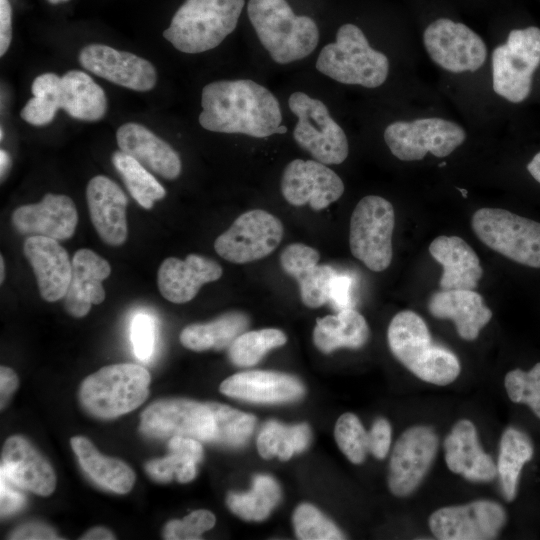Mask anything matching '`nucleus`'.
Segmentation results:
<instances>
[{"label":"nucleus","mask_w":540,"mask_h":540,"mask_svg":"<svg viewBox=\"0 0 540 540\" xmlns=\"http://www.w3.org/2000/svg\"><path fill=\"white\" fill-rule=\"evenodd\" d=\"M439 439L429 426L416 425L405 430L394 445L388 474L392 494H412L430 470L438 451Z\"/></svg>","instance_id":"nucleus-15"},{"label":"nucleus","mask_w":540,"mask_h":540,"mask_svg":"<svg viewBox=\"0 0 540 540\" xmlns=\"http://www.w3.org/2000/svg\"><path fill=\"white\" fill-rule=\"evenodd\" d=\"M61 78L54 73L37 76L32 83V93L36 97H55Z\"/></svg>","instance_id":"nucleus-54"},{"label":"nucleus","mask_w":540,"mask_h":540,"mask_svg":"<svg viewBox=\"0 0 540 540\" xmlns=\"http://www.w3.org/2000/svg\"><path fill=\"white\" fill-rule=\"evenodd\" d=\"M504 386L512 402L528 405L540 418V362L527 372L519 368L509 371Z\"/></svg>","instance_id":"nucleus-42"},{"label":"nucleus","mask_w":540,"mask_h":540,"mask_svg":"<svg viewBox=\"0 0 540 540\" xmlns=\"http://www.w3.org/2000/svg\"><path fill=\"white\" fill-rule=\"evenodd\" d=\"M12 9L9 0H0V55L3 56L12 39Z\"/></svg>","instance_id":"nucleus-53"},{"label":"nucleus","mask_w":540,"mask_h":540,"mask_svg":"<svg viewBox=\"0 0 540 540\" xmlns=\"http://www.w3.org/2000/svg\"><path fill=\"white\" fill-rule=\"evenodd\" d=\"M427 306L435 318L452 320L458 335L467 341L475 340L493 315L483 297L470 289H441L431 295Z\"/></svg>","instance_id":"nucleus-27"},{"label":"nucleus","mask_w":540,"mask_h":540,"mask_svg":"<svg viewBox=\"0 0 540 540\" xmlns=\"http://www.w3.org/2000/svg\"><path fill=\"white\" fill-rule=\"evenodd\" d=\"M11 223L20 234L60 241L73 236L78 213L70 197L48 193L38 203L16 208L11 215Z\"/></svg>","instance_id":"nucleus-19"},{"label":"nucleus","mask_w":540,"mask_h":540,"mask_svg":"<svg viewBox=\"0 0 540 540\" xmlns=\"http://www.w3.org/2000/svg\"><path fill=\"white\" fill-rule=\"evenodd\" d=\"M150 380V373L134 363L104 366L83 380L79 399L89 414L101 419L116 418L147 399Z\"/></svg>","instance_id":"nucleus-6"},{"label":"nucleus","mask_w":540,"mask_h":540,"mask_svg":"<svg viewBox=\"0 0 540 540\" xmlns=\"http://www.w3.org/2000/svg\"><path fill=\"white\" fill-rule=\"evenodd\" d=\"M9 539L20 540H43L59 539L56 532L42 523H26L17 527L9 536Z\"/></svg>","instance_id":"nucleus-50"},{"label":"nucleus","mask_w":540,"mask_h":540,"mask_svg":"<svg viewBox=\"0 0 540 540\" xmlns=\"http://www.w3.org/2000/svg\"><path fill=\"white\" fill-rule=\"evenodd\" d=\"M78 59L81 66L93 74L135 91H149L157 81L151 62L107 45L89 44L80 51Z\"/></svg>","instance_id":"nucleus-18"},{"label":"nucleus","mask_w":540,"mask_h":540,"mask_svg":"<svg viewBox=\"0 0 540 540\" xmlns=\"http://www.w3.org/2000/svg\"><path fill=\"white\" fill-rule=\"evenodd\" d=\"M429 253L443 267L439 281L442 290H474L478 286L483 268L465 240L458 236H438L430 243Z\"/></svg>","instance_id":"nucleus-30"},{"label":"nucleus","mask_w":540,"mask_h":540,"mask_svg":"<svg viewBox=\"0 0 540 540\" xmlns=\"http://www.w3.org/2000/svg\"><path fill=\"white\" fill-rule=\"evenodd\" d=\"M17 374L9 367L0 368V402L3 410L18 387Z\"/></svg>","instance_id":"nucleus-55"},{"label":"nucleus","mask_w":540,"mask_h":540,"mask_svg":"<svg viewBox=\"0 0 540 540\" xmlns=\"http://www.w3.org/2000/svg\"><path fill=\"white\" fill-rule=\"evenodd\" d=\"M334 435L340 450L352 463L360 464L365 460L369 452L368 432L356 415H341L336 422Z\"/></svg>","instance_id":"nucleus-41"},{"label":"nucleus","mask_w":540,"mask_h":540,"mask_svg":"<svg viewBox=\"0 0 540 540\" xmlns=\"http://www.w3.org/2000/svg\"><path fill=\"white\" fill-rule=\"evenodd\" d=\"M196 464L197 462L189 457L170 452L164 458L149 461L145 469L155 481L169 482L175 476L178 482L186 483L195 478Z\"/></svg>","instance_id":"nucleus-44"},{"label":"nucleus","mask_w":540,"mask_h":540,"mask_svg":"<svg viewBox=\"0 0 540 540\" xmlns=\"http://www.w3.org/2000/svg\"><path fill=\"white\" fill-rule=\"evenodd\" d=\"M423 42L430 58L452 73L474 72L482 67L487 48L471 28L448 18H439L424 31Z\"/></svg>","instance_id":"nucleus-14"},{"label":"nucleus","mask_w":540,"mask_h":540,"mask_svg":"<svg viewBox=\"0 0 540 540\" xmlns=\"http://www.w3.org/2000/svg\"><path fill=\"white\" fill-rule=\"evenodd\" d=\"M198 121L209 131L265 138L284 134L275 95L250 79L214 81L202 89Z\"/></svg>","instance_id":"nucleus-1"},{"label":"nucleus","mask_w":540,"mask_h":540,"mask_svg":"<svg viewBox=\"0 0 540 540\" xmlns=\"http://www.w3.org/2000/svg\"><path fill=\"white\" fill-rule=\"evenodd\" d=\"M369 327L365 318L353 308L316 319L313 331L315 346L323 353L338 348H361L368 340Z\"/></svg>","instance_id":"nucleus-33"},{"label":"nucleus","mask_w":540,"mask_h":540,"mask_svg":"<svg viewBox=\"0 0 540 540\" xmlns=\"http://www.w3.org/2000/svg\"><path fill=\"white\" fill-rule=\"evenodd\" d=\"M281 192L289 204H309L313 210L318 211L343 195L344 184L326 164L316 160L294 159L283 171Z\"/></svg>","instance_id":"nucleus-17"},{"label":"nucleus","mask_w":540,"mask_h":540,"mask_svg":"<svg viewBox=\"0 0 540 540\" xmlns=\"http://www.w3.org/2000/svg\"><path fill=\"white\" fill-rule=\"evenodd\" d=\"M54 98L60 109L78 120L97 121L107 111V98L103 89L80 70H70L61 77Z\"/></svg>","instance_id":"nucleus-31"},{"label":"nucleus","mask_w":540,"mask_h":540,"mask_svg":"<svg viewBox=\"0 0 540 540\" xmlns=\"http://www.w3.org/2000/svg\"><path fill=\"white\" fill-rule=\"evenodd\" d=\"M222 267L207 257L189 254L184 260L169 257L157 272V285L168 301L183 304L191 301L202 285L218 280Z\"/></svg>","instance_id":"nucleus-22"},{"label":"nucleus","mask_w":540,"mask_h":540,"mask_svg":"<svg viewBox=\"0 0 540 540\" xmlns=\"http://www.w3.org/2000/svg\"><path fill=\"white\" fill-rule=\"evenodd\" d=\"M112 163L131 196L144 209H151L155 201L165 197V188L133 157L121 150L116 151L112 155Z\"/></svg>","instance_id":"nucleus-37"},{"label":"nucleus","mask_w":540,"mask_h":540,"mask_svg":"<svg viewBox=\"0 0 540 540\" xmlns=\"http://www.w3.org/2000/svg\"><path fill=\"white\" fill-rule=\"evenodd\" d=\"M286 341L284 332L275 328L243 332L229 346V358L236 366L250 367L269 350L284 345Z\"/></svg>","instance_id":"nucleus-39"},{"label":"nucleus","mask_w":540,"mask_h":540,"mask_svg":"<svg viewBox=\"0 0 540 540\" xmlns=\"http://www.w3.org/2000/svg\"><path fill=\"white\" fill-rule=\"evenodd\" d=\"M0 161H1V177H3V174L6 172L8 166H9V163H10V159H9V156L7 154L6 151H4L3 149H1L0 151Z\"/></svg>","instance_id":"nucleus-58"},{"label":"nucleus","mask_w":540,"mask_h":540,"mask_svg":"<svg viewBox=\"0 0 540 540\" xmlns=\"http://www.w3.org/2000/svg\"><path fill=\"white\" fill-rule=\"evenodd\" d=\"M316 68L339 83L376 88L387 79L389 60L370 46L358 26L347 23L337 30L335 42L321 49Z\"/></svg>","instance_id":"nucleus-5"},{"label":"nucleus","mask_w":540,"mask_h":540,"mask_svg":"<svg viewBox=\"0 0 540 540\" xmlns=\"http://www.w3.org/2000/svg\"><path fill=\"white\" fill-rule=\"evenodd\" d=\"M24 255L33 268L41 297L48 302L64 298L72 275V261L58 240L29 236Z\"/></svg>","instance_id":"nucleus-23"},{"label":"nucleus","mask_w":540,"mask_h":540,"mask_svg":"<svg viewBox=\"0 0 540 540\" xmlns=\"http://www.w3.org/2000/svg\"><path fill=\"white\" fill-rule=\"evenodd\" d=\"M310 440V430L306 424L284 426L276 421L267 422L257 438V449L261 457L280 460L290 459L294 453L304 450Z\"/></svg>","instance_id":"nucleus-38"},{"label":"nucleus","mask_w":540,"mask_h":540,"mask_svg":"<svg viewBox=\"0 0 540 540\" xmlns=\"http://www.w3.org/2000/svg\"><path fill=\"white\" fill-rule=\"evenodd\" d=\"M540 65V28L510 31L507 41L492 53L494 92L512 103L524 101L531 92L533 74Z\"/></svg>","instance_id":"nucleus-8"},{"label":"nucleus","mask_w":540,"mask_h":540,"mask_svg":"<svg viewBox=\"0 0 540 540\" xmlns=\"http://www.w3.org/2000/svg\"><path fill=\"white\" fill-rule=\"evenodd\" d=\"M12 482L1 472V516H6L21 509L25 504L22 494L11 487Z\"/></svg>","instance_id":"nucleus-51"},{"label":"nucleus","mask_w":540,"mask_h":540,"mask_svg":"<svg viewBox=\"0 0 540 540\" xmlns=\"http://www.w3.org/2000/svg\"><path fill=\"white\" fill-rule=\"evenodd\" d=\"M215 516L208 510H196L182 520L169 521L163 531L168 540H195L215 525Z\"/></svg>","instance_id":"nucleus-45"},{"label":"nucleus","mask_w":540,"mask_h":540,"mask_svg":"<svg viewBox=\"0 0 540 540\" xmlns=\"http://www.w3.org/2000/svg\"><path fill=\"white\" fill-rule=\"evenodd\" d=\"M355 279L349 274H340L336 272L333 276L329 289L327 303L338 312L353 308Z\"/></svg>","instance_id":"nucleus-48"},{"label":"nucleus","mask_w":540,"mask_h":540,"mask_svg":"<svg viewBox=\"0 0 540 540\" xmlns=\"http://www.w3.org/2000/svg\"><path fill=\"white\" fill-rule=\"evenodd\" d=\"M387 340L394 357L427 383L448 385L460 374L457 356L434 343L425 321L411 310L400 311L392 318Z\"/></svg>","instance_id":"nucleus-2"},{"label":"nucleus","mask_w":540,"mask_h":540,"mask_svg":"<svg viewBox=\"0 0 540 540\" xmlns=\"http://www.w3.org/2000/svg\"><path fill=\"white\" fill-rule=\"evenodd\" d=\"M244 4V0H185L163 36L184 53L209 51L235 30Z\"/></svg>","instance_id":"nucleus-4"},{"label":"nucleus","mask_w":540,"mask_h":540,"mask_svg":"<svg viewBox=\"0 0 540 540\" xmlns=\"http://www.w3.org/2000/svg\"><path fill=\"white\" fill-rule=\"evenodd\" d=\"M49 3L51 4H58L60 2H65V1H68V0H47Z\"/></svg>","instance_id":"nucleus-60"},{"label":"nucleus","mask_w":540,"mask_h":540,"mask_svg":"<svg viewBox=\"0 0 540 540\" xmlns=\"http://www.w3.org/2000/svg\"><path fill=\"white\" fill-rule=\"evenodd\" d=\"M80 539L82 540H113V533L104 527H95L88 530Z\"/></svg>","instance_id":"nucleus-56"},{"label":"nucleus","mask_w":540,"mask_h":540,"mask_svg":"<svg viewBox=\"0 0 540 540\" xmlns=\"http://www.w3.org/2000/svg\"><path fill=\"white\" fill-rule=\"evenodd\" d=\"M293 524L299 539L339 540L345 538L329 519L310 504H301L296 508Z\"/></svg>","instance_id":"nucleus-43"},{"label":"nucleus","mask_w":540,"mask_h":540,"mask_svg":"<svg viewBox=\"0 0 540 540\" xmlns=\"http://www.w3.org/2000/svg\"><path fill=\"white\" fill-rule=\"evenodd\" d=\"M383 136L396 158L417 161L428 152L440 158L450 155L463 144L466 132L452 121L429 117L393 122L386 127Z\"/></svg>","instance_id":"nucleus-11"},{"label":"nucleus","mask_w":540,"mask_h":540,"mask_svg":"<svg viewBox=\"0 0 540 540\" xmlns=\"http://www.w3.org/2000/svg\"><path fill=\"white\" fill-rule=\"evenodd\" d=\"M280 488L268 475H257L247 493L230 492L226 502L230 510L245 520H264L280 499Z\"/></svg>","instance_id":"nucleus-36"},{"label":"nucleus","mask_w":540,"mask_h":540,"mask_svg":"<svg viewBox=\"0 0 540 540\" xmlns=\"http://www.w3.org/2000/svg\"><path fill=\"white\" fill-rule=\"evenodd\" d=\"M0 132H1L0 134H1V140H2L3 139V130L1 129Z\"/></svg>","instance_id":"nucleus-61"},{"label":"nucleus","mask_w":540,"mask_h":540,"mask_svg":"<svg viewBox=\"0 0 540 540\" xmlns=\"http://www.w3.org/2000/svg\"><path fill=\"white\" fill-rule=\"evenodd\" d=\"M91 222L100 239L111 246L122 245L128 236L126 208L128 199L110 178L97 175L86 187Z\"/></svg>","instance_id":"nucleus-20"},{"label":"nucleus","mask_w":540,"mask_h":540,"mask_svg":"<svg viewBox=\"0 0 540 540\" xmlns=\"http://www.w3.org/2000/svg\"><path fill=\"white\" fill-rule=\"evenodd\" d=\"M168 447L170 452L189 457L197 463L203 457V447L199 440L194 438L182 436L171 437Z\"/></svg>","instance_id":"nucleus-52"},{"label":"nucleus","mask_w":540,"mask_h":540,"mask_svg":"<svg viewBox=\"0 0 540 540\" xmlns=\"http://www.w3.org/2000/svg\"><path fill=\"white\" fill-rule=\"evenodd\" d=\"M110 272L109 262L96 252L86 248L76 251L71 280L63 298L67 313L80 318L89 312L92 304L102 303L106 296L102 281Z\"/></svg>","instance_id":"nucleus-25"},{"label":"nucleus","mask_w":540,"mask_h":540,"mask_svg":"<svg viewBox=\"0 0 540 540\" xmlns=\"http://www.w3.org/2000/svg\"><path fill=\"white\" fill-rule=\"evenodd\" d=\"M445 462L450 471L474 482H488L497 476L492 457L478 441L475 425L467 419L456 422L444 440Z\"/></svg>","instance_id":"nucleus-24"},{"label":"nucleus","mask_w":540,"mask_h":540,"mask_svg":"<svg viewBox=\"0 0 540 540\" xmlns=\"http://www.w3.org/2000/svg\"><path fill=\"white\" fill-rule=\"evenodd\" d=\"M506 520L505 509L499 503L477 500L434 511L429 527L441 540H489L497 537Z\"/></svg>","instance_id":"nucleus-16"},{"label":"nucleus","mask_w":540,"mask_h":540,"mask_svg":"<svg viewBox=\"0 0 540 540\" xmlns=\"http://www.w3.org/2000/svg\"><path fill=\"white\" fill-rule=\"evenodd\" d=\"M248 324L244 313L228 312L213 321L186 326L179 338L181 344L192 351L221 350L229 347Z\"/></svg>","instance_id":"nucleus-34"},{"label":"nucleus","mask_w":540,"mask_h":540,"mask_svg":"<svg viewBox=\"0 0 540 540\" xmlns=\"http://www.w3.org/2000/svg\"><path fill=\"white\" fill-rule=\"evenodd\" d=\"M1 472L17 487L41 496L52 494L56 488V475L46 458L29 440L14 435L2 449Z\"/></svg>","instance_id":"nucleus-21"},{"label":"nucleus","mask_w":540,"mask_h":540,"mask_svg":"<svg viewBox=\"0 0 540 540\" xmlns=\"http://www.w3.org/2000/svg\"><path fill=\"white\" fill-rule=\"evenodd\" d=\"M472 229L487 247L519 264L540 268V223L501 208L474 212Z\"/></svg>","instance_id":"nucleus-7"},{"label":"nucleus","mask_w":540,"mask_h":540,"mask_svg":"<svg viewBox=\"0 0 540 540\" xmlns=\"http://www.w3.org/2000/svg\"><path fill=\"white\" fill-rule=\"evenodd\" d=\"M247 13L262 46L278 64L307 57L319 43L316 22L296 15L286 0H249Z\"/></svg>","instance_id":"nucleus-3"},{"label":"nucleus","mask_w":540,"mask_h":540,"mask_svg":"<svg viewBox=\"0 0 540 540\" xmlns=\"http://www.w3.org/2000/svg\"><path fill=\"white\" fill-rule=\"evenodd\" d=\"M207 405L216 427L212 442L232 447L243 445L254 429L255 417L224 404L207 402Z\"/></svg>","instance_id":"nucleus-40"},{"label":"nucleus","mask_w":540,"mask_h":540,"mask_svg":"<svg viewBox=\"0 0 540 540\" xmlns=\"http://www.w3.org/2000/svg\"><path fill=\"white\" fill-rule=\"evenodd\" d=\"M70 445L84 472L99 486L118 494H126L133 488L136 476L126 463L104 456L82 436L72 437Z\"/></svg>","instance_id":"nucleus-32"},{"label":"nucleus","mask_w":540,"mask_h":540,"mask_svg":"<svg viewBox=\"0 0 540 540\" xmlns=\"http://www.w3.org/2000/svg\"><path fill=\"white\" fill-rule=\"evenodd\" d=\"M0 265H1V270H0V282L2 283L4 281V277H5V265H4V259H3V256H1V262H0Z\"/></svg>","instance_id":"nucleus-59"},{"label":"nucleus","mask_w":540,"mask_h":540,"mask_svg":"<svg viewBox=\"0 0 540 540\" xmlns=\"http://www.w3.org/2000/svg\"><path fill=\"white\" fill-rule=\"evenodd\" d=\"M215 421L207 403L170 398L151 403L141 414L140 430L154 438L190 437L212 442Z\"/></svg>","instance_id":"nucleus-13"},{"label":"nucleus","mask_w":540,"mask_h":540,"mask_svg":"<svg viewBox=\"0 0 540 540\" xmlns=\"http://www.w3.org/2000/svg\"><path fill=\"white\" fill-rule=\"evenodd\" d=\"M392 430L390 423L384 418H378L368 432L369 452L378 459L387 456L391 445Z\"/></svg>","instance_id":"nucleus-49"},{"label":"nucleus","mask_w":540,"mask_h":540,"mask_svg":"<svg viewBox=\"0 0 540 540\" xmlns=\"http://www.w3.org/2000/svg\"><path fill=\"white\" fill-rule=\"evenodd\" d=\"M319 252L303 243L288 245L280 255L283 271L293 277L300 290L303 304L317 308L328 300V289L336 270L329 265H319Z\"/></svg>","instance_id":"nucleus-26"},{"label":"nucleus","mask_w":540,"mask_h":540,"mask_svg":"<svg viewBox=\"0 0 540 540\" xmlns=\"http://www.w3.org/2000/svg\"><path fill=\"white\" fill-rule=\"evenodd\" d=\"M288 106L298 121L293 130L296 143L316 161L341 164L349 154L347 136L332 118L327 106L304 92H294Z\"/></svg>","instance_id":"nucleus-10"},{"label":"nucleus","mask_w":540,"mask_h":540,"mask_svg":"<svg viewBox=\"0 0 540 540\" xmlns=\"http://www.w3.org/2000/svg\"><path fill=\"white\" fill-rule=\"evenodd\" d=\"M226 396L256 403H278L299 398L304 388L294 377L271 371L234 374L220 385Z\"/></svg>","instance_id":"nucleus-29"},{"label":"nucleus","mask_w":540,"mask_h":540,"mask_svg":"<svg viewBox=\"0 0 540 540\" xmlns=\"http://www.w3.org/2000/svg\"><path fill=\"white\" fill-rule=\"evenodd\" d=\"M120 150L136 159L149 171L173 180L182 169L178 153L152 131L138 123H126L116 132Z\"/></svg>","instance_id":"nucleus-28"},{"label":"nucleus","mask_w":540,"mask_h":540,"mask_svg":"<svg viewBox=\"0 0 540 540\" xmlns=\"http://www.w3.org/2000/svg\"><path fill=\"white\" fill-rule=\"evenodd\" d=\"M156 323L154 318L146 313H138L131 322V342L135 356L148 360L155 346Z\"/></svg>","instance_id":"nucleus-46"},{"label":"nucleus","mask_w":540,"mask_h":540,"mask_svg":"<svg viewBox=\"0 0 540 540\" xmlns=\"http://www.w3.org/2000/svg\"><path fill=\"white\" fill-rule=\"evenodd\" d=\"M527 170L532 177L540 183V152H538L527 164Z\"/></svg>","instance_id":"nucleus-57"},{"label":"nucleus","mask_w":540,"mask_h":540,"mask_svg":"<svg viewBox=\"0 0 540 540\" xmlns=\"http://www.w3.org/2000/svg\"><path fill=\"white\" fill-rule=\"evenodd\" d=\"M58 109L54 97L34 96L22 108L20 117L31 125L44 126L52 122Z\"/></svg>","instance_id":"nucleus-47"},{"label":"nucleus","mask_w":540,"mask_h":540,"mask_svg":"<svg viewBox=\"0 0 540 540\" xmlns=\"http://www.w3.org/2000/svg\"><path fill=\"white\" fill-rule=\"evenodd\" d=\"M534 447L529 436L514 427L507 428L500 439L497 475L504 499L513 501L523 466L532 459Z\"/></svg>","instance_id":"nucleus-35"},{"label":"nucleus","mask_w":540,"mask_h":540,"mask_svg":"<svg viewBox=\"0 0 540 540\" xmlns=\"http://www.w3.org/2000/svg\"><path fill=\"white\" fill-rule=\"evenodd\" d=\"M284 234L282 222L273 214L254 209L242 213L214 242L223 259L245 264L270 255Z\"/></svg>","instance_id":"nucleus-12"},{"label":"nucleus","mask_w":540,"mask_h":540,"mask_svg":"<svg viewBox=\"0 0 540 540\" xmlns=\"http://www.w3.org/2000/svg\"><path fill=\"white\" fill-rule=\"evenodd\" d=\"M394 226L395 212L388 200L377 195L363 197L350 218L349 246L352 255L372 271L387 269L393 257Z\"/></svg>","instance_id":"nucleus-9"}]
</instances>
